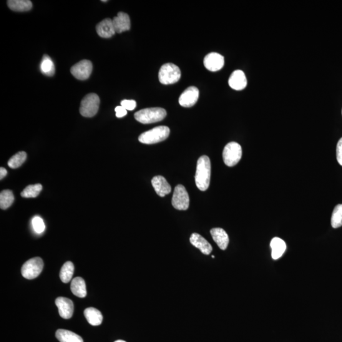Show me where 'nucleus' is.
Instances as JSON below:
<instances>
[{"instance_id":"20","label":"nucleus","mask_w":342,"mask_h":342,"mask_svg":"<svg viewBox=\"0 0 342 342\" xmlns=\"http://www.w3.org/2000/svg\"><path fill=\"white\" fill-rule=\"evenodd\" d=\"M86 319L92 326H99L103 321V316L99 310L94 308L86 309L84 311Z\"/></svg>"},{"instance_id":"17","label":"nucleus","mask_w":342,"mask_h":342,"mask_svg":"<svg viewBox=\"0 0 342 342\" xmlns=\"http://www.w3.org/2000/svg\"><path fill=\"white\" fill-rule=\"evenodd\" d=\"M190 243L199 249L205 255H209L212 252V247L210 244L203 236L198 233H193L190 238Z\"/></svg>"},{"instance_id":"5","label":"nucleus","mask_w":342,"mask_h":342,"mask_svg":"<svg viewBox=\"0 0 342 342\" xmlns=\"http://www.w3.org/2000/svg\"><path fill=\"white\" fill-rule=\"evenodd\" d=\"M100 98L97 94H90L83 98L80 103L79 111L83 117H92L99 109Z\"/></svg>"},{"instance_id":"35","label":"nucleus","mask_w":342,"mask_h":342,"mask_svg":"<svg viewBox=\"0 0 342 342\" xmlns=\"http://www.w3.org/2000/svg\"><path fill=\"white\" fill-rule=\"evenodd\" d=\"M115 342H126V341H125L124 340H121V339H119V340H117V341H115Z\"/></svg>"},{"instance_id":"4","label":"nucleus","mask_w":342,"mask_h":342,"mask_svg":"<svg viewBox=\"0 0 342 342\" xmlns=\"http://www.w3.org/2000/svg\"><path fill=\"white\" fill-rule=\"evenodd\" d=\"M182 73L179 67L172 63H167L161 67L158 79L163 84H172L179 81Z\"/></svg>"},{"instance_id":"27","label":"nucleus","mask_w":342,"mask_h":342,"mask_svg":"<svg viewBox=\"0 0 342 342\" xmlns=\"http://www.w3.org/2000/svg\"><path fill=\"white\" fill-rule=\"evenodd\" d=\"M42 189L41 184L29 185L22 191L21 196L24 198H36L41 192Z\"/></svg>"},{"instance_id":"29","label":"nucleus","mask_w":342,"mask_h":342,"mask_svg":"<svg viewBox=\"0 0 342 342\" xmlns=\"http://www.w3.org/2000/svg\"><path fill=\"white\" fill-rule=\"evenodd\" d=\"M27 158V153L25 152H19L14 155L9 160L8 165L12 168H17L23 164Z\"/></svg>"},{"instance_id":"24","label":"nucleus","mask_w":342,"mask_h":342,"mask_svg":"<svg viewBox=\"0 0 342 342\" xmlns=\"http://www.w3.org/2000/svg\"><path fill=\"white\" fill-rule=\"evenodd\" d=\"M40 69L42 74L51 77L55 74V69L54 62L49 55H45L40 64Z\"/></svg>"},{"instance_id":"33","label":"nucleus","mask_w":342,"mask_h":342,"mask_svg":"<svg viewBox=\"0 0 342 342\" xmlns=\"http://www.w3.org/2000/svg\"><path fill=\"white\" fill-rule=\"evenodd\" d=\"M115 111L116 113V117L118 118L124 117L127 114V110L125 109L121 105L115 108Z\"/></svg>"},{"instance_id":"25","label":"nucleus","mask_w":342,"mask_h":342,"mask_svg":"<svg viewBox=\"0 0 342 342\" xmlns=\"http://www.w3.org/2000/svg\"><path fill=\"white\" fill-rule=\"evenodd\" d=\"M74 272V266L72 262H67L63 265L60 272V280L63 283H69L72 278Z\"/></svg>"},{"instance_id":"38","label":"nucleus","mask_w":342,"mask_h":342,"mask_svg":"<svg viewBox=\"0 0 342 342\" xmlns=\"http://www.w3.org/2000/svg\"><path fill=\"white\" fill-rule=\"evenodd\" d=\"M341 113H342V111H341Z\"/></svg>"},{"instance_id":"19","label":"nucleus","mask_w":342,"mask_h":342,"mask_svg":"<svg viewBox=\"0 0 342 342\" xmlns=\"http://www.w3.org/2000/svg\"><path fill=\"white\" fill-rule=\"evenodd\" d=\"M70 289L74 295L79 298H84L87 295V286L84 279L76 277L73 279Z\"/></svg>"},{"instance_id":"28","label":"nucleus","mask_w":342,"mask_h":342,"mask_svg":"<svg viewBox=\"0 0 342 342\" xmlns=\"http://www.w3.org/2000/svg\"><path fill=\"white\" fill-rule=\"evenodd\" d=\"M331 224L333 228H338L342 226V204L337 205L334 207L331 216Z\"/></svg>"},{"instance_id":"15","label":"nucleus","mask_w":342,"mask_h":342,"mask_svg":"<svg viewBox=\"0 0 342 342\" xmlns=\"http://www.w3.org/2000/svg\"><path fill=\"white\" fill-rule=\"evenodd\" d=\"M112 22L117 33L129 31L131 28L130 16L124 12H119L117 16L112 19Z\"/></svg>"},{"instance_id":"23","label":"nucleus","mask_w":342,"mask_h":342,"mask_svg":"<svg viewBox=\"0 0 342 342\" xmlns=\"http://www.w3.org/2000/svg\"><path fill=\"white\" fill-rule=\"evenodd\" d=\"M7 6L15 12H27L32 9V4L29 0H9Z\"/></svg>"},{"instance_id":"7","label":"nucleus","mask_w":342,"mask_h":342,"mask_svg":"<svg viewBox=\"0 0 342 342\" xmlns=\"http://www.w3.org/2000/svg\"><path fill=\"white\" fill-rule=\"evenodd\" d=\"M44 261L40 258H32L22 266L21 273L27 280H33L38 276L44 269Z\"/></svg>"},{"instance_id":"22","label":"nucleus","mask_w":342,"mask_h":342,"mask_svg":"<svg viewBox=\"0 0 342 342\" xmlns=\"http://www.w3.org/2000/svg\"><path fill=\"white\" fill-rule=\"evenodd\" d=\"M55 335L60 342H83L81 337L66 329H58Z\"/></svg>"},{"instance_id":"12","label":"nucleus","mask_w":342,"mask_h":342,"mask_svg":"<svg viewBox=\"0 0 342 342\" xmlns=\"http://www.w3.org/2000/svg\"><path fill=\"white\" fill-rule=\"evenodd\" d=\"M55 304L62 318L69 319L72 318L74 313V304L71 300L65 297H58L55 300Z\"/></svg>"},{"instance_id":"3","label":"nucleus","mask_w":342,"mask_h":342,"mask_svg":"<svg viewBox=\"0 0 342 342\" xmlns=\"http://www.w3.org/2000/svg\"><path fill=\"white\" fill-rule=\"evenodd\" d=\"M169 134V128L162 125V126L156 127L142 133L138 139L140 142L143 144L152 145L163 142L167 139Z\"/></svg>"},{"instance_id":"2","label":"nucleus","mask_w":342,"mask_h":342,"mask_svg":"<svg viewBox=\"0 0 342 342\" xmlns=\"http://www.w3.org/2000/svg\"><path fill=\"white\" fill-rule=\"evenodd\" d=\"M166 115L167 112L162 108H148L136 112L135 118L137 121L148 124L161 121L164 119Z\"/></svg>"},{"instance_id":"30","label":"nucleus","mask_w":342,"mask_h":342,"mask_svg":"<svg viewBox=\"0 0 342 342\" xmlns=\"http://www.w3.org/2000/svg\"><path fill=\"white\" fill-rule=\"evenodd\" d=\"M32 226L35 232L37 233H41L45 230V225L44 220L39 216H36L32 221Z\"/></svg>"},{"instance_id":"37","label":"nucleus","mask_w":342,"mask_h":342,"mask_svg":"<svg viewBox=\"0 0 342 342\" xmlns=\"http://www.w3.org/2000/svg\"><path fill=\"white\" fill-rule=\"evenodd\" d=\"M212 258L213 259V258H215V256H213V255H212Z\"/></svg>"},{"instance_id":"9","label":"nucleus","mask_w":342,"mask_h":342,"mask_svg":"<svg viewBox=\"0 0 342 342\" xmlns=\"http://www.w3.org/2000/svg\"><path fill=\"white\" fill-rule=\"evenodd\" d=\"M93 70V64L91 61L83 60L76 64L73 65L70 69V72L79 80L89 79Z\"/></svg>"},{"instance_id":"18","label":"nucleus","mask_w":342,"mask_h":342,"mask_svg":"<svg viewBox=\"0 0 342 342\" xmlns=\"http://www.w3.org/2000/svg\"><path fill=\"white\" fill-rule=\"evenodd\" d=\"M211 235L221 250H225L227 248L229 244L228 234L222 228H213L210 230Z\"/></svg>"},{"instance_id":"8","label":"nucleus","mask_w":342,"mask_h":342,"mask_svg":"<svg viewBox=\"0 0 342 342\" xmlns=\"http://www.w3.org/2000/svg\"><path fill=\"white\" fill-rule=\"evenodd\" d=\"M172 205L176 209L179 210H186L189 207V195L184 186L178 185L175 188L172 198Z\"/></svg>"},{"instance_id":"31","label":"nucleus","mask_w":342,"mask_h":342,"mask_svg":"<svg viewBox=\"0 0 342 342\" xmlns=\"http://www.w3.org/2000/svg\"><path fill=\"white\" fill-rule=\"evenodd\" d=\"M120 105L127 110H133L137 107V102L133 100H124L120 103Z\"/></svg>"},{"instance_id":"11","label":"nucleus","mask_w":342,"mask_h":342,"mask_svg":"<svg viewBox=\"0 0 342 342\" xmlns=\"http://www.w3.org/2000/svg\"><path fill=\"white\" fill-rule=\"evenodd\" d=\"M198 97L199 90L195 87H190L181 95L179 103L181 106L183 107H192L197 102Z\"/></svg>"},{"instance_id":"14","label":"nucleus","mask_w":342,"mask_h":342,"mask_svg":"<svg viewBox=\"0 0 342 342\" xmlns=\"http://www.w3.org/2000/svg\"><path fill=\"white\" fill-rule=\"evenodd\" d=\"M96 30L98 35L103 38H110L116 33L112 19L110 18L103 20L102 22L98 24Z\"/></svg>"},{"instance_id":"16","label":"nucleus","mask_w":342,"mask_h":342,"mask_svg":"<svg viewBox=\"0 0 342 342\" xmlns=\"http://www.w3.org/2000/svg\"><path fill=\"white\" fill-rule=\"evenodd\" d=\"M152 185L157 194L161 197H165L171 192L170 185L162 176H157L153 178Z\"/></svg>"},{"instance_id":"36","label":"nucleus","mask_w":342,"mask_h":342,"mask_svg":"<svg viewBox=\"0 0 342 342\" xmlns=\"http://www.w3.org/2000/svg\"><path fill=\"white\" fill-rule=\"evenodd\" d=\"M102 2H107V1H106V0H103V1H102Z\"/></svg>"},{"instance_id":"32","label":"nucleus","mask_w":342,"mask_h":342,"mask_svg":"<svg viewBox=\"0 0 342 342\" xmlns=\"http://www.w3.org/2000/svg\"><path fill=\"white\" fill-rule=\"evenodd\" d=\"M336 158L339 164L342 166V138L339 139L336 146Z\"/></svg>"},{"instance_id":"26","label":"nucleus","mask_w":342,"mask_h":342,"mask_svg":"<svg viewBox=\"0 0 342 342\" xmlns=\"http://www.w3.org/2000/svg\"><path fill=\"white\" fill-rule=\"evenodd\" d=\"M14 201V196L12 191L6 190L2 191L0 194V207L6 210L11 207Z\"/></svg>"},{"instance_id":"10","label":"nucleus","mask_w":342,"mask_h":342,"mask_svg":"<svg viewBox=\"0 0 342 342\" xmlns=\"http://www.w3.org/2000/svg\"><path fill=\"white\" fill-rule=\"evenodd\" d=\"M203 64L206 69L210 71H218L222 69L225 65V58L218 53H210L204 58Z\"/></svg>"},{"instance_id":"6","label":"nucleus","mask_w":342,"mask_h":342,"mask_svg":"<svg viewBox=\"0 0 342 342\" xmlns=\"http://www.w3.org/2000/svg\"><path fill=\"white\" fill-rule=\"evenodd\" d=\"M241 157H242V149L238 143H229L224 148L223 160L228 167H233L237 164L240 162Z\"/></svg>"},{"instance_id":"34","label":"nucleus","mask_w":342,"mask_h":342,"mask_svg":"<svg viewBox=\"0 0 342 342\" xmlns=\"http://www.w3.org/2000/svg\"><path fill=\"white\" fill-rule=\"evenodd\" d=\"M7 175V170L4 167L0 168V179L3 180Z\"/></svg>"},{"instance_id":"1","label":"nucleus","mask_w":342,"mask_h":342,"mask_svg":"<svg viewBox=\"0 0 342 342\" xmlns=\"http://www.w3.org/2000/svg\"><path fill=\"white\" fill-rule=\"evenodd\" d=\"M211 164L210 158L203 155L198 160L195 174V183L198 189L206 191L210 185Z\"/></svg>"},{"instance_id":"21","label":"nucleus","mask_w":342,"mask_h":342,"mask_svg":"<svg viewBox=\"0 0 342 342\" xmlns=\"http://www.w3.org/2000/svg\"><path fill=\"white\" fill-rule=\"evenodd\" d=\"M271 248L272 249V258L276 260L283 255L286 248L285 241L281 238L275 237L271 241Z\"/></svg>"},{"instance_id":"13","label":"nucleus","mask_w":342,"mask_h":342,"mask_svg":"<svg viewBox=\"0 0 342 342\" xmlns=\"http://www.w3.org/2000/svg\"><path fill=\"white\" fill-rule=\"evenodd\" d=\"M228 83L231 89L240 91L245 89L247 85V79L242 70H236L230 75Z\"/></svg>"}]
</instances>
